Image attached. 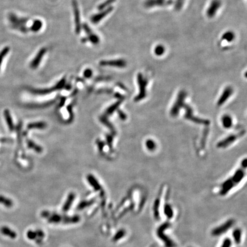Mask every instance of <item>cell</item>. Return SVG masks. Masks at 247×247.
Segmentation results:
<instances>
[{
    "instance_id": "1",
    "label": "cell",
    "mask_w": 247,
    "mask_h": 247,
    "mask_svg": "<svg viewBox=\"0 0 247 247\" xmlns=\"http://www.w3.org/2000/svg\"><path fill=\"white\" fill-rule=\"evenodd\" d=\"M72 7L74 16L75 32L77 35H80L81 32L82 25L81 24L80 12L78 8V4L76 0H72Z\"/></svg>"
},
{
    "instance_id": "2",
    "label": "cell",
    "mask_w": 247,
    "mask_h": 247,
    "mask_svg": "<svg viewBox=\"0 0 247 247\" xmlns=\"http://www.w3.org/2000/svg\"><path fill=\"white\" fill-rule=\"evenodd\" d=\"M113 11V7L110 6L109 8L101 11V12L96 15H93L91 19V22L94 24H97L99 22H100L104 17L107 16L109 13H110Z\"/></svg>"
},
{
    "instance_id": "3",
    "label": "cell",
    "mask_w": 247,
    "mask_h": 247,
    "mask_svg": "<svg viewBox=\"0 0 247 247\" xmlns=\"http://www.w3.org/2000/svg\"><path fill=\"white\" fill-rule=\"evenodd\" d=\"M221 3L220 0H213L206 11L207 16L209 18L213 17L221 7Z\"/></svg>"
},
{
    "instance_id": "4",
    "label": "cell",
    "mask_w": 247,
    "mask_h": 247,
    "mask_svg": "<svg viewBox=\"0 0 247 247\" xmlns=\"http://www.w3.org/2000/svg\"><path fill=\"white\" fill-rule=\"evenodd\" d=\"M101 66H110L118 68H123L126 66L127 62L124 60L118 59L114 60H102L100 62Z\"/></svg>"
},
{
    "instance_id": "5",
    "label": "cell",
    "mask_w": 247,
    "mask_h": 247,
    "mask_svg": "<svg viewBox=\"0 0 247 247\" xmlns=\"http://www.w3.org/2000/svg\"><path fill=\"white\" fill-rule=\"evenodd\" d=\"M65 84V78H63L60 81H59L57 85L54 86L52 89H37V90H33L32 92L33 93L37 94H45L49 93L50 92H52L54 90H58L61 89Z\"/></svg>"
},
{
    "instance_id": "6",
    "label": "cell",
    "mask_w": 247,
    "mask_h": 247,
    "mask_svg": "<svg viewBox=\"0 0 247 247\" xmlns=\"http://www.w3.org/2000/svg\"><path fill=\"white\" fill-rule=\"evenodd\" d=\"M46 51L47 50L45 48H42L40 49L36 56L31 62L30 66L31 68L36 69L39 66L42 58L44 57L45 54L46 53Z\"/></svg>"
},
{
    "instance_id": "7",
    "label": "cell",
    "mask_w": 247,
    "mask_h": 247,
    "mask_svg": "<svg viewBox=\"0 0 247 247\" xmlns=\"http://www.w3.org/2000/svg\"><path fill=\"white\" fill-rule=\"evenodd\" d=\"M8 20L12 24L24 25H25L29 21V19L26 17H20L16 15L15 13H10L8 15Z\"/></svg>"
},
{
    "instance_id": "8",
    "label": "cell",
    "mask_w": 247,
    "mask_h": 247,
    "mask_svg": "<svg viewBox=\"0 0 247 247\" xmlns=\"http://www.w3.org/2000/svg\"><path fill=\"white\" fill-rule=\"evenodd\" d=\"M171 3L170 0H147L145 3V6L147 8L162 7L169 5Z\"/></svg>"
},
{
    "instance_id": "9",
    "label": "cell",
    "mask_w": 247,
    "mask_h": 247,
    "mask_svg": "<svg viewBox=\"0 0 247 247\" xmlns=\"http://www.w3.org/2000/svg\"><path fill=\"white\" fill-rule=\"evenodd\" d=\"M232 224H233L232 220H229L226 221L225 224H223L222 225L219 226L218 227L214 229L212 232V234L214 236H219L223 234L224 232H225L228 229H229L232 226Z\"/></svg>"
},
{
    "instance_id": "10",
    "label": "cell",
    "mask_w": 247,
    "mask_h": 247,
    "mask_svg": "<svg viewBox=\"0 0 247 247\" xmlns=\"http://www.w3.org/2000/svg\"><path fill=\"white\" fill-rule=\"evenodd\" d=\"M42 22L40 20H36L33 21L32 25L30 28V30L33 32L37 33L40 31L42 27Z\"/></svg>"
},
{
    "instance_id": "11",
    "label": "cell",
    "mask_w": 247,
    "mask_h": 247,
    "mask_svg": "<svg viewBox=\"0 0 247 247\" xmlns=\"http://www.w3.org/2000/svg\"><path fill=\"white\" fill-rule=\"evenodd\" d=\"M1 232L2 233V234L9 236L10 237H11L12 238H15L17 234L15 232L13 231L12 230H11L10 228H9L7 226H3L1 228Z\"/></svg>"
},
{
    "instance_id": "12",
    "label": "cell",
    "mask_w": 247,
    "mask_h": 247,
    "mask_svg": "<svg viewBox=\"0 0 247 247\" xmlns=\"http://www.w3.org/2000/svg\"><path fill=\"white\" fill-rule=\"evenodd\" d=\"M116 1V0H106L104 2H103L102 3H101V4H100L98 5V7H97L98 11H101L102 10H104L108 8H109V7L111 6L112 4H113L114 3H115Z\"/></svg>"
},
{
    "instance_id": "13",
    "label": "cell",
    "mask_w": 247,
    "mask_h": 247,
    "mask_svg": "<svg viewBox=\"0 0 247 247\" xmlns=\"http://www.w3.org/2000/svg\"><path fill=\"white\" fill-rule=\"evenodd\" d=\"M46 127V123L43 122L31 123L28 125L29 129H44Z\"/></svg>"
},
{
    "instance_id": "14",
    "label": "cell",
    "mask_w": 247,
    "mask_h": 247,
    "mask_svg": "<svg viewBox=\"0 0 247 247\" xmlns=\"http://www.w3.org/2000/svg\"><path fill=\"white\" fill-rule=\"evenodd\" d=\"M11 27L17 31H19L23 33H27L29 31V29L25 25H17V24H12Z\"/></svg>"
},
{
    "instance_id": "15",
    "label": "cell",
    "mask_w": 247,
    "mask_h": 247,
    "mask_svg": "<svg viewBox=\"0 0 247 247\" xmlns=\"http://www.w3.org/2000/svg\"><path fill=\"white\" fill-rule=\"evenodd\" d=\"M235 38V35L233 32L231 31H228L224 33L222 36V39L223 40H226L228 42L232 41Z\"/></svg>"
},
{
    "instance_id": "16",
    "label": "cell",
    "mask_w": 247,
    "mask_h": 247,
    "mask_svg": "<svg viewBox=\"0 0 247 247\" xmlns=\"http://www.w3.org/2000/svg\"><path fill=\"white\" fill-rule=\"evenodd\" d=\"M0 204H3L8 208H10L13 205V202L11 199H8L2 195H0Z\"/></svg>"
},
{
    "instance_id": "17",
    "label": "cell",
    "mask_w": 247,
    "mask_h": 247,
    "mask_svg": "<svg viewBox=\"0 0 247 247\" xmlns=\"http://www.w3.org/2000/svg\"><path fill=\"white\" fill-rule=\"evenodd\" d=\"M88 36V41H89L93 44L97 45L100 42V38L98 37V36L97 35L93 33V32H92L91 33H90Z\"/></svg>"
},
{
    "instance_id": "18",
    "label": "cell",
    "mask_w": 247,
    "mask_h": 247,
    "mask_svg": "<svg viewBox=\"0 0 247 247\" xmlns=\"http://www.w3.org/2000/svg\"><path fill=\"white\" fill-rule=\"evenodd\" d=\"M9 51H10V48L9 46H6L4 48L1 50V51L0 52V67H1L4 58H5V57L7 55V54L9 52Z\"/></svg>"
},
{
    "instance_id": "19",
    "label": "cell",
    "mask_w": 247,
    "mask_h": 247,
    "mask_svg": "<svg viewBox=\"0 0 247 247\" xmlns=\"http://www.w3.org/2000/svg\"><path fill=\"white\" fill-rule=\"evenodd\" d=\"M28 146H29V148H32L33 149H34L35 151H36L37 152L40 153V152H41L42 151V148H41L40 146H39V145H36V144H35L33 141H29L28 142Z\"/></svg>"
},
{
    "instance_id": "20",
    "label": "cell",
    "mask_w": 247,
    "mask_h": 247,
    "mask_svg": "<svg viewBox=\"0 0 247 247\" xmlns=\"http://www.w3.org/2000/svg\"><path fill=\"white\" fill-rule=\"evenodd\" d=\"M165 52V48L163 45H157L155 49V53L157 56H161Z\"/></svg>"
},
{
    "instance_id": "21",
    "label": "cell",
    "mask_w": 247,
    "mask_h": 247,
    "mask_svg": "<svg viewBox=\"0 0 247 247\" xmlns=\"http://www.w3.org/2000/svg\"><path fill=\"white\" fill-rule=\"evenodd\" d=\"M88 180L90 182V183L91 184H92L95 188H96L97 189L99 188H98L99 187V185H98V183L97 182V181L95 180V179L92 176H89V177H88Z\"/></svg>"
},
{
    "instance_id": "22",
    "label": "cell",
    "mask_w": 247,
    "mask_h": 247,
    "mask_svg": "<svg viewBox=\"0 0 247 247\" xmlns=\"http://www.w3.org/2000/svg\"><path fill=\"white\" fill-rule=\"evenodd\" d=\"M82 29L83 30L85 31V33L87 35H89L90 33H91L92 32H93V31H92V29H90V28L89 27V25L88 24H86V23H84L82 25Z\"/></svg>"
},
{
    "instance_id": "23",
    "label": "cell",
    "mask_w": 247,
    "mask_h": 247,
    "mask_svg": "<svg viewBox=\"0 0 247 247\" xmlns=\"http://www.w3.org/2000/svg\"><path fill=\"white\" fill-rule=\"evenodd\" d=\"M119 104H120V102H117L116 104L113 105L112 106L109 107V108L108 109L107 111H106V113H107L108 114H111L112 113H113V112L114 110H115L117 109V108L118 107V106L119 105Z\"/></svg>"
},
{
    "instance_id": "24",
    "label": "cell",
    "mask_w": 247,
    "mask_h": 247,
    "mask_svg": "<svg viewBox=\"0 0 247 247\" xmlns=\"http://www.w3.org/2000/svg\"><path fill=\"white\" fill-rule=\"evenodd\" d=\"M234 237V239L237 242H240V237H241V232L239 230H237L234 232L233 234Z\"/></svg>"
},
{
    "instance_id": "25",
    "label": "cell",
    "mask_w": 247,
    "mask_h": 247,
    "mask_svg": "<svg viewBox=\"0 0 247 247\" xmlns=\"http://www.w3.org/2000/svg\"><path fill=\"white\" fill-rule=\"evenodd\" d=\"M84 76L87 78L91 77L92 76V70L90 69H86L84 72Z\"/></svg>"
},
{
    "instance_id": "26",
    "label": "cell",
    "mask_w": 247,
    "mask_h": 247,
    "mask_svg": "<svg viewBox=\"0 0 247 247\" xmlns=\"http://www.w3.org/2000/svg\"><path fill=\"white\" fill-rule=\"evenodd\" d=\"M231 245V241L230 239L226 238L224 241L221 247H230Z\"/></svg>"
},
{
    "instance_id": "27",
    "label": "cell",
    "mask_w": 247,
    "mask_h": 247,
    "mask_svg": "<svg viewBox=\"0 0 247 247\" xmlns=\"http://www.w3.org/2000/svg\"><path fill=\"white\" fill-rule=\"evenodd\" d=\"M223 123H224V125L225 127H229V126L230 125V123H231V122H230V118H228V117H225V118H224V122H223Z\"/></svg>"
},
{
    "instance_id": "28",
    "label": "cell",
    "mask_w": 247,
    "mask_h": 247,
    "mask_svg": "<svg viewBox=\"0 0 247 247\" xmlns=\"http://www.w3.org/2000/svg\"><path fill=\"white\" fill-rule=\"evenodd\" d=\"M183 1H184V0H178L177 3H176V9H180L181 7L182 4L183 3Z\"/></svg>"
},
{
    "instance_id": "29",
    "label": "cell",
    "mask_w": 247,
    "mask_h": 247,
    "mask_svg": "<svg viewBox=\"0 0 247 247\" xmlns=\"http://www.w3.org/2000/svg\"><path fill=\"white\" fill-rule=\"evenodd\" d=\"M87 41H88V37H85V38H82V39H81V42H83V43H84V42H87Z\"/></svg>"
}]
</instances>
